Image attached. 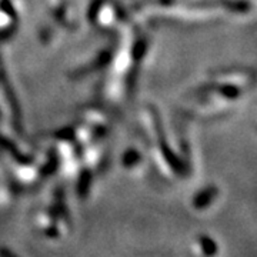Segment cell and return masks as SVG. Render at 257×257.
Segmentation results:
<instances>
[{
  "mask_svg": "<svg viewBox=\"0 0 257 257\" xmlns=\"http://www.w3.org/2000/svg\"><path fill=\"white\" fill-rule=\"evenodd\" d=\"M193 254L196 257H217L219 251L210 239H202V241L199 243L197 251H193Z\"/></svg>",
  "mask_w": 257,
  "mask_h": 257,
  "instance_id": "6da1fadb",
  "label": "cell"
},
{
  "mask_svg": "<svg viewBox=\"0 0 257 257\" xmlns=\"http://www.w3.org/2000/svg\"><path fill=\"white\" fill-rule=\"evenodd\" d=\"M0 257H18L13 251H10V250H2L0 251Z\"/></svg>",
  "mask_w": 257,
  "mask_h": 257,
  "instance_id": "7a4b0ae2",
  "label": "cell"
}]
</instances>
